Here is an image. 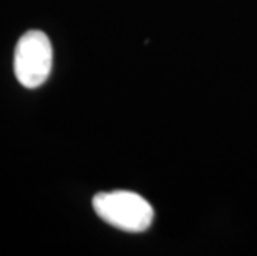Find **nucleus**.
I'll list each match as a JSON object with an SVG mask.
<instances>
[{
	"label": "nucleus",
	"instance_id": "f03ea898",
	"mask_svg": "<svg viewBox=\"0 0 257 256\" xmlns=\"http://www.w3.org/2000/svg\"><path fill=\"white\" fill-rule=\"evenodd\" d=\"M53 48L48 37L40 30H29L15 45L14 72L25 89L43 85L52 72Z\"/></svg>",
	"mask_w": 257,
	"mask_h": 256
},
{
	"label": "nucleus",
	"instance_id": "f257e3e1",
	"mask_svg": "<svg viewBox=\"0 0 257 256\" xmlns=\"http://www.w3.org/2000/svg\"><path fill=\"white\" fill-rule=\"evenodd\" d=\"M93 210L108 225L130 233L146 231L155 218L153 206L141 195L124 190L95 195Z\"/></svg>",
	"mask_w": 257,
	"mask_h": 256
}]
</instances>
